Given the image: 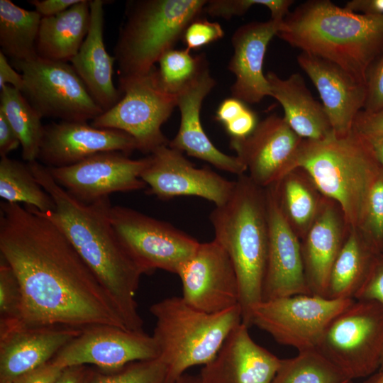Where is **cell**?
Returning <instances> with one entry per match:
<instances>
[{"mask_svg":"<svg viewBox=\"0 0 383 383\" xmlns=\"http://www.w3.org/2000/svg\"><path fill=\"white\" fill-rule=\"evenodd\" d=\"M0 252L21 284L24 323L127 329L91 268L61 229L35 208L1 202Z\"/></svg>","mask_w":383,"mask_h":383,"instance_id":"1","label":"cell"},{"mask_svg":"<svg viewBox=\"0 0 383 383\" xmlns=\"http://www.w3.org/2000/svg\"><path fill=\"white\" fill-rule=\"evenodd\" d=\"M40 185L55 203L43 213L64 233L115 303L127 329L143 330L135 293L144 271L130 255L110 219L109 196L84 203L70 194L38 160L28 162Z\"/></svg>","mask_w":383,"mask_h":383,"instance_id":"2","label":"cell"},{"mask_svg":"<svg viewBox=\"0 0 383 383\" xmlns=\"http://www.w3.org/2000/svg\"><path fill=\"white\" fill-rule=\"evenodd\" d=\"M277 35L366 84L370 67L383 54V15L355 13L330 0H310L286 16Z\"/></svg>","mask_w":383,"mask_h":383,"instance_id":"3","label":"cell"},{"mask_svg":"<svg viewBox=\"0 0 383 383\" xmlns=\"http://www.w3.org/2000/svg\"><path fill=\"white\" fill-rule=\"evenodd\" d=\"M209 218L214 239L235 268L242 321L248 326L251 308L262 301L269 240L265 189L245 174L238 176L228 201L216 206Z\"/></svg>","mask_w":383,"mask_h":383,"instance_id":"4","label":"cell"},{"mask_svg":"<svg viewBox=\"0 0 383 383\" xmlns=\"http://www.w3.org/2000/svg\"><path fill=\"white\" fill-rule=\"evenodd\" d=\"M379 165L370 141L353 128L345 135L303 139L295 169H302L323 196L340 207L349 229L360 230Z\"/></svg>","mask_w":383,"mask_h":383,"instance_id":"5","label":"cell"},{"mask_svg":"<svg viewBox=\"0 0 383 383\" xmlns=\"http://www.w3.org/2000/svg\"><path fill=\"white\" fill-rule=\"evenodd\" d=\"M152 338L158 358L166 367L165 383H173L195 365H205L216 355L231 331L243 322L240 305L209 313L188 304L182 296L153 304Z\"/></svg>","mask_w":383,"mask_h":383,"instance_id":"6","label":"cell"},{"mask_svg":"<svg viewBox=\"0 0 383 383\" xmlns=\"http://www.w3.org/2000/svg\"><path fill=\"white\" fill-rule=\"evenodd\" d=\"M206 0H139L127 4L114 58L119 84L149 74L198 18Z\"/></svg>","mask_w":383,"mask_h":383,"instance_id":"7","label":"cell"},{"mask_svg":"<svg viewBox=\"0 0 383 383\" xmlns=\"http://www.w3.org/2000/svg\"><path fill=\"white\" fill-rule=\"evenodd\" d=\"M317 349L353 380L367 378L383 365V308L353 299L329 323Z\"/></svg>","mask_w":383,"mask_h":383,"instance_id":"8","label":"cell"},{"mask_svg":"<svg viewBox=\"0 0 383 383\" xmlns=\"http://www.w3.org/2000/svg\"><path fill=\"white\" fill-rule=\"evenodd\" d=\"M123 96L117 104L91 121L96 128L123 131L134 138L138 150L151 154L170 140L162 126L177 106V97L160 86L157 69L147 75L119 84Z\"/></svg>","mask_w":383,"mask_h":383,"instance_id":"9","label":"cell"},{"mask_svg":"<svg viewBox=\"0 0 383 383\" xmlns=\"http://www.w3.org/2000/svg\"><path fill=\"white\" fill-rule=\"evenodd\" d=\"M12 62L23 78L22 94L42 118L87 122L104 112L67 62L39 57Z\"/></svg>","mask_w":383,"mask_h":383,"instance_id":"10","label":"cell"},{"mask_svg":"<svg viewBox=\"0 0 383 383\" xmlns=\"http://www.w3.org/2000/svg\"><path fill=\"white\" fill-rule=\"evenodd\" d=\"M353 300L315 294L262 300L251 308L248 326L255 325L298 351L317 348L329 323Z\"/></svg>","mask_w":383,"mask_h":383,"instance_id":"11","label":"cell"},{"mask_svg":"<svg viewBox=\"0 0 383 383\" xmlns=\"http://www.w3.org/2000/svg\"><path fill=\"white\" fill-rule=\"evenodd\" d=\"M110 219L122 243L145 274L157 269L177 274L200 243L169 223L129 207L112 206Z\"/></svg>","mask_w":383,"mask_h":383,"instance_id":"12","label":"cell"},{"mask_svg":"<svg viewBox=\"0 0 383 383\" xmlns=\"http://www.w3.org/2000/svg\"><path fill=\"white\" fill-rule=\"evenodd\" d=\"M158 357L152 335L111 325H94L82 329L51 360L61 368L94 365L103 371H114L126 365Z\"/></svg>","mask_w":383,"mask_h":383,"instance_id":"13","label":"cell"},{"mask_svg":"<svg viewBox=\"0 0 383 383\" xmlns=\"http://www.w3.org/2000/svg\"><path fill=\"white\" fill-rule=\"evenodd\" d=\"M148 163V156L133 160L123 152L113 151L94 155L72 165L47 168L70 194L89 204L112 193L145 188L140 176Z\"/></svg>","mask_w":383,"mask_h":383,"instance_id":"14","label":"cell"},{"mask_svg":"<svg viewBox=\"0 0 383 383\" xmlns=\"http://www.w3.org/2000/svg\"><path fill=\"white\" fill-rule=\"evenodd\" d=\"M177 274L183 299L202 311L214 313L240 305L238 277L224 248L215 240L200 243Z\"/></svg>","mask_w":383,"mask_h":383,"instance_id":"15","label":"cell"},{"mask_svg":"<svg viewBox=\"0 0 383 383\" xmlns=\"http://www.w3.org/2000/svg\"><path fill=\"white\" fill-rule=\"evenodd\" d=\"M140 177L148 185L149 193L162 200L194 196L209 200L216 206L228 201L234 187V181L207 167H196L182 152L168 145L148 155Z\"/></svg>","mask_w":383,"mask_h":383,"instance_id":"16","label":"cell"},{"mask_svg":"<svg viewBox=\"0 0 383 383\" xmlns=\"http://www.w3.org/2000/svg\"><path fill=\"white\" fill-rule=\"evenodd\" d=\"M302 140L284 117L272 114L258 122L249 135L231 138L230 147L245 166L251 180L266 189L295 169Z\"/></svg>","mask_w":383,"mask_h":383,"instance_id":"17","label":"cell"},{"mask_svg":"<svg viewBox=\"0 0 383 383\" xmlns=\"http://www.w3.org/2000/svg\"><path fill=\"white\" fill-rule=\"evenodd\" d=\"M268 251L262 300L311 294L304 273L301 240L284 216L272 187L265 189Z\"/></svg>","mask_w":383,"mask_h":383,"instance_id":"18","label":"cell"},{"mask_svg":"<svg viewBox=\"0 0 383 383\" xmlns=\"http://www.w3.org/2000/svg\"><path fill=\"white\" fill-rule=\"evenodd\" d=\"M135 150V140L123 131L96 128L87 122L60 121L44 126L38 161L48 167H62L101 152L128 155Z\"/></svg>","mask_w":383,"mask_h":383,"instance_id":"19","label":"cell"},{"mask_svg":"<svg viewBox=\"0 0 383 383\" xmlns=\"http://www.w3.org/2000/svg\"><path fill=\"white\" fill-rule=\"evenodd\" d=\"M82 329L61 325L0 324V383L50 361Z\"/></svg>","mask_w":383,"mask_h":383,"instance_id":"20","label":"cell"},{"mask_svg":"<svg viewBox=\"0 0 383 383\" xmlns=\"http://www.w3.org/2000/svg\"><path fill=\"white\" fill-rule=\"evenodd\" d=\"M243 322L228 335L216 355L204 365L201 383H272L282 359L256 343Z\"/></svg>","mask_w":383,"mask_h":383,"instance_id":"21","label":"cell"},{"mask_svg":"<svg viewBox=\"0 0 383 383\" xmlns=\"http://www.w3.org/2000/svg\"><path fill=\"white\" fill-rule=\"evenodd\" d=\"M297 62L318 90L334 133L348 134L363 110L366 84L338 65L312 54L301 52Z\"/></svg>","mask_w":383,"mask_h":383,"instance_id":"22","label":"cell"},{"mask_svg":"<svg viewBox=\"0 0 383 383\" xmlns=\"http://www.w3.org/2000/svg\"><path fill=\"white\" fill-rule=\"evenodd\" d=\"M216 84L209 69L194 82L177 94V107L181 120L178 132L168 145L188 155L206 161L217 169L238 177L247 171L237 156L226 155L219 150L204 131L200 111L204 98Z\"/></svg>","mask_w":383,"mask_h":383,"instance_id":"23","label":"cell"},{"mask_svg":"<svg viewBox=\"0 0 383 383\" xmlns=\"http://www.w3.org/2000/svg\"><path fill=\"white\" fill-rule=\"evenodd\" d=\"M282 21H252L240 26L231 43L233 54L228 70L235 76L231 87L233 98L255 104L270 96V86L262 66L267 45L277 35Z\"/></svg>","mask_w":383,"mask_h":383,"instance_id":"24","label":"cell"},{"mask_svg":"<svg viewBox=\"0 0 383 383\" xmlns=\"http://www.w3.org/2000/svg\"><path fill=\"white\" fill-rule=\"evenodd\" d=\"M348 230L340 207L324 197L316 218L301 240L304 273L311 294L326 297L331 268Z\"/></svg>","mask_w":383,"mask_h":383,"instance_id":"25","label":"cell"},{"mask_svg":"<svg viewBox=\"0 0 383 383\" xmlns=\"http://www.w3.org/2000/svg\"><path fill=\"white\" fill-rule=\"evenodd\" d=\"M104 5L102 0L90 1L89 31L70 62L93 99L105 112L117 104L121 93L113 81L115 58L108 53L104 41Z\"/></svg>","mask_w":383,"mask_h":383,"instance_id":"26","label":"cell"},{"mask_svg":"<svg viewBox=\"0 0 383 383\" xmlns=\"http://www.w3.org/2000/svg\"><path fill=\"white\" fill-rule=\"evenodd\" d=\"M266 77L270 96L282 105L285 121L298 135L319 140L334 133L323 104L312 96L301 75L294 73L282 79L269 72Z\"/></svg>","mask_w":383,"mask_h":383,"instance_id":"27","label":"cell"},{"mask_svg":"<svg viewBox=\"0 0 383 383\" xmlns=\"http://www.w3.org/2000/svg\"><path fill=\"white\" fill-rule=\"evenodd\" d=\"M90 18L88 0H79L57 15L42 17L35 46L38 57L70 62L88 33Z\"/></svg>","mask_w":383,"mask_h":383,"instance_id":"28","label":"cell"},{"mask_svg":"<svg viewBox=\"0 0 383 383\" xmlns=\"http://www.w3.org/2000/svg\"><path fill=\"white\" fill-rule=\"evenodd\" d=\"M377 255L357 230L349 229L331 268L326 297L354 299Z\"/></svg>","mask_w":383,"mask_h":383,"instance_id":"29","label":"cell"},{"mask_svg":"<svg viewBox=\"0 0 383 383\" xmlns=\"http://www.w3.org/2000/svg\"><path fill=\"white\" fill-rule=\"evenodd\" d=\"M270 187L284 216L301 240L316 218L325 196L301 168L289 172Z\"/></svg>","mask_w":383,"mask_h":383,"instance_id":"30","label":"cell"},{"mask_svg":"<svg viewBox=\"0 0 383 383\" xmlns=\"http://www.w3.org/2000/svg\"><path fill=\"white\" fill-rule=\"evenodd\" d=\"M42 16L10 0H0L1 52L13 61L38 57L36 41Z\"/></svg>","mask_w":383,"mask_h":383,"instance_id":"31","label":"cell"},{"mask_svg":"<svg viewBox=\"0 0 383 383\" xmlns=\"http://www.w3.org/2000/svg\"><path fill=\"white\" fill-rule=\"evenodd\" d=\"M0 101V111L19 138L23 158L27 162L38 160L44 130L42 117L22 92L11 85L1 89Z\"/></svg>","mask_w":383,"mask_h":383,"instance_id":"32","label":"cell"},{"mask_svg":"<svg viewBox=\"0 0 383 383\" xmlns=\"http://www.w3.org/2000/svg\"><path fill=\"white\" fill-rule=\"evenodd\" d=\"M0 196L4 201L35 208L47 213L55 210L50 195L35 178L28 163H23L8 156L0 160Z\"/></svg>","mask_w":383,"mask_h":383,"instance_id":"33","label":"cell"},{"mask_svg":"<svg viewBox=\"0 0 383 383\" xmlns=\"http://www.w3.org/2000/svg\"><path fill=\"white\" fill-rule=\"evenodd\" d=\"M353 379L317 348L282 359L272 383H353Z\"/></svg>","mask_w":383,"mask_h":383,"instance_id":"34","label":"cell"},{"mask_svg":"<svg viewBox=\"0 0 383 383\" xmlns=\"http://www.w3.org/2000/svg\"><path fill=\"white\" fill-rule=\"evenodd\" d=\"M158 62L157 76L160 86L165 91L175 96L208 69L204 55H192L186 48L170 50Z\"/></svg>","mask_w":383,"mask_h":383,"instance_id":"35","label":"cell"},{"mask_svg":"<svg viewBox=\"0 0 383 383\" xmlns=\"http://www.w3.org/2000/svg\"><path fill=\"white\" fill-rule=\"evenodd\" d=\"M166 367L157 357L136 361L114 371L94 370L89 383H165Z\"/></svg>","mask_w":383,"mask_h":383,"instance_id":"36","label":"cell"},{"mask_svg":"<svg viewBox=\"0 0 383 383\" xmlns=\"http://www.w3.org/2000/svg\"><path fill=\"white\" fill-rule=\"evenodd\" d=\"M23 297L19 281L11 267L0 260V324L23 321Z\"/></svg>","mask_w":383,"mask_h":383,"instance_id":"37","label":"cell"},{"mask_svg":"<svg viewBox=\"0 0 383 383\" xmlns=\"http://www.w3.org/2000/svg\"><path fill=\"white\" fill-rule=\"evenodd\" d=\"M292 0H210L204 11L212 17L230 19L233 16H242L255 5L267 7L271 13V19L282 21L290 12L294 4Z\"/></svg>","mask_w":383,"mask_h":383,"instance_id":"38","label":"cell"},{"mask_svg":"<svg viewBox=\"0 0 383 383\" xmlns=\"http://www.w3.org/2000/svg\"><path fill=\"white\" fill-rule=\"evenodd\" d=\"M358 231L372 250L379 254L383 243L382 177L378 176L370 189L364 219Z\"/></svg>","mask_w":383,"mask_h":383,"instance_id":"39","label":"cell"},{"mask_svg":"<svg viewBox=\"0 0 383 383\" xmlns=\"http://www.w3.org/2000/svg\"><path fill=\"white\" fill-rule=\"evenodd\" d=\"M223 35V30L218 23L198 18L187 27L182 39L186 49L190 51L216 41Z\"/></svg>","mask_w":383,"mask_h":383,"instance_id":"40","label":"cell"},{"mask_svg":"<svg viewBox=\"0 0 383 383\" xmlns=\"http://www.w3.org/2000/svg\"><path fill=\"white\" fill-rule=\"evenodd\" d=\"M383 110V54L370 67L366 78V99L364 111Z\"/></svg>","mask_w":383,"mask_h":383,"instance_id":"41","label":"cell"},{"mask_svg":"<svg viewBox=\"0 0 383 383\" xmlns=\"http://www.w3.org/2000/svg\"><path fill=\"white\" fill-rule=\"evenodd\" d=\"M357 299L375 301L383 308V257L379 254L376 256L365 282L354 299Z\"/></svg>","mask_w":383,"mask_h":383,"instance_id":"42","label":"cell"},{"mask_svg":"<svg viewBox=\"0 0 383 383\" xmlns=\"http://www.w3.org/2000/svg\"><path fill=\"white\" fill-rule=\"evenodd\" d=\"M353 128L365 138L383 136V110L375 113L361 111Z\"/></svg>","mask_w":383,"mask_h":383,"instance_id":"43","label":"cell"},{"mask_svg":"<svg viewBox=\"0 0 383 383\" xmlns=\"http://www.w3.org/2000/svg\"><path fill=\"white\" fill-rule=\"evenodd\" d=\"M62 369L50 360L20 375L11 383H53Z\"/></svg>","mask_w":383,"mask_h":383,"instance_id":"44","label":"cell"},{"mask_svg":"<svg viewBox=\"0 0 383 383\" xmlns=\"http://www.w3.org/2000/svg\"><path fill=\"white\" fill-rule=\"evenodd\" d=\"M257 123L255 113L246 107L238 117L224 125V127L231 138H243L254 131Z\"/></svg>","mask_w":383,"mask_h":383,"instance_id":"45","label":"cell"},{"mask_svg":"<svg viewBox=\"0 0 383 383\" xmlns=\"http://www.w3.org/2000/svg\"><path fill=\"white\" fill-rule=\"evenodd\" d=\"M21 143L19 138L6 119L4 114L0 111V155L8 156L15 150Z\"/></svg>","mask_w":383,"mask_h":383,"instance_id":"46","label":"cell"},{"mask_svg":"<svg viewBox=\"0 0 383 383\" xmlns=\"http://www.w3.org/2000/svg\"><path fill=\"white\" fill-rule=\"evenodd\" d=\"M94 370L88 365L65 367L53 383H89Z\"/></svg>","mask_w":383,"mask_h":383,"instance_id":"47","label":"cell"},{"mask_svg":"<svg viewBox=\"0 0 383 383\" xmlns=\"http://www.w3.org/2000/svg\"><path fill=\"white\" fill-rule=\"evenodd\" d=\"M79 0H31L29 1L35 11L42 17H48L60 13L73 5L78 3Z\"/></svg>","mask_w":383,"mask_h":383,"instance_id":"48","label":"cell"},{"mask_svg":"<svg viewBox=\"0 0 383 383\" xmlns=\"http://www.w3.org/2000/svg\"><path fill=\"white\" fill-rule=\"evenodd\" d=\"M245 109L243 102L239 99L233 97L226 99L216 110V119L226 125L238 117Z\"/></svg>","mask_w":383,"mask_h":383,"instance_id":"49","label":"cell"},{"mask_svg":"<svg viewBox=\"0 0 383 383\" xmlns=\"http://www.w3.org/2000/svg\"><path fill=\"white\" fill-rule=\"evenodd\" d=\"M23 78L9 63L6 56L0 52V89L6 85H11L21 91L23 87Z\"/></svg>","mask_w":383,"mask_h":383,"instance_id":"50","label":"cell"},{"mask_svg":"<svg viewBox=\"0 0 383 383\" xmlns=\"http://www.w3.org/2000/svg\"><path fill=\"white\" fill-rule=\"evenodd\" d=\"M345 8L366 15H383V0H352L346 3Z\"/></svg>","mask_w":383,"mask_h":383,"instance_id":"51","label":"cell"},{"mask_svg":"<svg viewBox=\"0 0 383 383\" xmlns=\"http://www.w3.org/2000/svg\"><path fill=\"white\" fill-rule=\"evenodd\" d=\"M366 138L370 141L378 162L383 166V136Z\"/></svg>","mask_w":383,"mask_h":383,"instance_id":"52","label":"cell"},{"mask_svg":"<svg viewBox=\"0 0 383 383\" xmlns=\"http://www.w3.org/2000/svg\"><path fill=\"white\" fill-rule=\"evenodd\" d=\"M363 383H383V365L374 373L367 377Z\"/></svg>","mask_w":383,"mask_h":383,"instance_id":"53","label":"cell"},{"mask_svg":"<svg viewBox=\"0 0 383 383\" xmlns=\"http://www.w3.org/2000/svg\"><path fill=\"white\" fill-rule=\"evenodd\" d=\"M173 383H201L198 376L190 375L184 373Z\"/></svg>","mask_w":383,"mask_h":383,"instance_id":"54","label":"cell"}]
</instances>
